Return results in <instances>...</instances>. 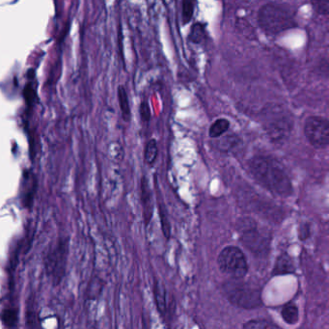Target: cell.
Segmentation results:
<instances>
[{"mask_svg":"<svg viewBox=\"0 0 329 329\" xmlns=\"http://www.w3.org/2000/svg\"><path fill=\"white\" fill-rule=\"evenodd\" d=\"M188 39L191 43L199 45L206 40V28L203 24L196 23L191 26Z\"/></svg>","mask_w":329,"mask_h":329,"instance_id":"obj_14","label":"cell"},{"mask_svg":"<svg viewBox=\"0 0 329 329\" xmlns=\"http://www.w3.org/2000/svg\"><path fill=\"white\" fill-rule=\"evenodd\" d=\"M261 122L269 139L277 144L284 143L294 128L292 112L278 103H269L263 108Z\"/></svg>","mask_w":329,"mask_h":329,"instance_id":"obj_2","label":"cell"},{"mask_svg":"<svg viewBox=\"0 0 329 329\" xmlns=\"http://www.w3.org/2000/svg\"><path fill=\"white\" fill-rule=\"evenodd\" d=\"M140 115L141 119L143 122L148 123L151 118V110H150L149 104L146 101H143L140 106Z\"/></svg>","mask_w":329,"mask_h":329,"instance_id":"obj_24","label":"cell"},{"mask_svg":"<svg viewBox=\"0 0 329 329\" xmlns=\"http://www.w3.org/2000/svg\"><path fill=\"white\" fill-rule=\"evenodd\" d=\"M242 328L245 329H279V327L269 320L265 319H255L245 323Z\"/></svg>","mask_w":329,"mask_h":329,"instance_id":"obj_16","label":"cell"},{"mask_svg":"<svg viewBox=\"0 0 329 329\" xmlns=\"http://www.w3.org/2000/svg\"><path fill=\"white\" fill-rule=\"evenodd\" d=\"M295 270V267L293 264L292 259L287 254H282L278 259L274 266V269L272 273L274 275H280V274H287L292 273Z\"/></svg>","mask_w":329,"mask_h":329,"instance_id":"obj_11","label":"cell"},{"mask_svg":"<svg viewBox=\"0 0 329 329\" xmlns=\"http://www.w3.org/2000/svg\"><path fill=\"white\" fill-rule=\"evenodd\" d=\"M24 96H25L27 106H29V107L33 106V104L36 101L37 97H36V92L33 90L29 84L25 87V89L24 90Z\"/></svg>","mask_w":329,"mask_h":329,"instance_id":"obj_23","label":"cell"},{"mask_svg":"<svg viewBox=\"0 0 329 329\" xmlns=\"http://www.w3.org/2000/svg\"><path fill=\"white\" fill-rule=\"evenodd\" d=\"M230 127V122L227 119L221 118L213 122L209 127V134L211 138H219L225 132L228 131Z\"/></svg>","mask_w":329,"mask_h":329,"instance_id":"obj_13","label":"cell"},{"mask_svg":"<svg viewBox=\"0 0 329 329\" xmlns=\"http://www.w3.org/2000/svg\"><path fill=\"white\" fill-rule=\"evenodd\" d=\"M141 197H142V204H143V212H144V219L145 223L148 225L152 215V203L151 199V191H150L149 184L146 178H143L141 182Z\"/></svg>","mask_w":329,"mask_h":329,"instance_id":"obj_9","label":"cell"},{"mask_svg":"<svg viewBox=\"0 0 329 329\" xmlns=\"http://www.w3.org/2000/svg\"><path fill=\"white\" fill-rule=\"evenodd\" d=\"M69 250V239H60L46 258V269L53 281L58 283L65 272L67 255Z\"/></svg>","mask_w":329,"mask_h":329,"instance_id":"obj_8","label":"cell"},{"mask_svg":"<svg viewBox=\"0 0 329 329\" xmlns=\"http://www.w3.org/2000/svg\"><path fill=\"white\" fill-rule=\"evenodd\" d=\"M227 299L235 306L242 309H256L262 307L263 300L261 289L246 282L243 278H232L222 287Z\"/></svg>","mask_w":329,"mask_h":329,"instance_id":"obj_4","label":"cell"},{"mask_svg":"<svg viewBox=\"0 0 329 329\" xmlns=\"http://www.w3.org/2000/svg\"><path fill=\"white\" fill-rule=\"evenodd\" d=\"M159 215H160V220H161V227H162V231L164 236L169 239L170 237V233H171V227H170V223L168 220V216L166 213V210L162 207V205L159 207Z\"/></svg>","mask_w":329,"mask_h":329,"instance_id":"obj_22","label":"cell"},{"mask_svg":"<svg viewBox=\"0 0 329 329\" xmlns=\"http://www.w3.org/2000/svg\"><path fill=\"white\" fill-rule=\"evenodd\" d=\"M157 144L154 139H151L148 141L145 147V159L148 164H152L157 156Z\"/></svg>","mask_w":329,"mask_h":329,"instance_id":"obj_20","label":"cell"},{"mask_svg":"<svg viewBox=\"0 0 329 329\" xmlns=\"http://www.w3.org/2000/svg\"><path fill=\"white\" fill-rule=\"evenodd\" d=\"M238 230L241 241L251 252L263 255L269 251V236L259 228L255 220L248 217L240 219Z\"/></svg>","mask_w":329,"mask_h":329,"instance_id":"obj_5","label":"cell"},{"mask_svg":"<svg viewBox=\"0 0 329 329\" xmlns=\"http://www.w3.org/2000/svg\"><path fill=\"white\" fill-rule=\"evenodd\" d=\"M220 271L232 278H244L248 272V264L244 253L237 246H226L217 257Z\"/></svg>","mask_w":329,"mask_h":329,"instance_id":"obj_6","label":"cell"},{"mask_svg":"<svg viewBox=\"0 0 329 329\" xmlns=\"http://www.w3.org/2000/svg\"><path fill=\"white\" fill-rule=\"evenodd\" d=\"M1 320L7 328H15L18 324V312L15 309H5L1 313Z\"/></svg>","mask_w":329,"mask_h":329,"instance_id":"obj_19","label":"cell"},{"mask_svg":"<svg viewBox=\"0 0 329 329\" xmlns=\"http://www.w3.org/2000/svg\"><path fill=\"white\" fill-rule=\"evenodd\" d=\"M236 27L239 30V33H241L245 38L249 40H255L257 38L255 30L245 19L239 18L236 23Z\"/></svg>","mask_w":329,"mask_h":329,"instance_id":"obj_18","label":"cell"},{"mask_svg":"<svg viewBox=\"0 0 329 329\" xmlns=\"http://www.w3.org/2000/svg\"><path fill=\"white\" fill-rule=\"evenodd\" d=\"M314 10L323 16H329V0H311Z\"/></svg>","mask_w":329,"mask_h":329,"instance_id":"obj_21","label":"cell"},{"mask_svg":"<svg viewBox=\"0 0 329 329\" xmlns=\"http://www.w3.org/2000/svg\"><path fill=\"white\" fill-rule=\"evenodd\" d=\"M196 0H182L181 3V20L183 25H187L194 14Z\"/></svg>","mask_w":329,"mask_h":329,"instance_id":"obj_17","label":"cell"},{"mask_svg":"<svg viewBox=\"0 0 329 329\" xmlns=\"http://www.w3.org/2000/svg\"><path fill=\"white\" fill-rule=\"evenodd\" d=\"M118 100H119L120 108L122 111V115L125 121L128 122L130 119V108L128 103V98L127 91L124 86H119L118 88Z\"/></svg>","mask_w":329,"mask_h":329,"instance_id":"obj_15","label":"cell"},{"mask_svg":"<svg viewBox=\"0 0 329 329\" xmlns=\"http://www.w3.org/2000/svg\"><path fill=\"white\" fill-rule=\"evenodd\" d=\"M248 166L253 178L269 192L283 197L292 194V180L276 158L270 155H255L249 160Z\"/></svg>","mask_w":329,"mask_h":329,"instance_id":"obj_1","label":"cell"},{"mask_svg":"<svg viewBox=\"0 0 329 329\" xmlns=\"http://www.w3.org/2000/svg\"><path fill=\"white\" fill-rule=\"evenodd\" d=\"M153 295L155 298L157 310L161 313V315H164L166 313V290L164 286L158 281L154 282Z\"/></svg>","mask_w":329,"mask_h":329,"instance_id":"obj_12","label":"cell"},{"mask_svg":"<svg viewBox=\"0 0 329 329\" xmlns=\"http://www.w3.org/2000/svg\"><path fill=\"white\" fill-rule=\"evenodd\" d=\"M258 25L265 33L278 35L297 26L296 11L287 4L270 2L263 5L258 12Z\"/></svg>","mask_w":329,"mask_h":329,"instance_id":"obj_3","label":"cell"},{"mask_svg":"<svg viewBox=\"0 0 329 329\" xmlns=\"http://www.w3.org/2000/svg\"><path fill=\"white\" fill-rule=\"evenodd\" d=\"M304 134L313 147L327 148L329 144V120L320 116L308 117L304 123Z\"/></svg>","mask_w":329,"mask_h":329,"instance_id":"obj_7","label":"cell"},{"mask_svg":"<svg viewBox=\"0 0 329 329\" xmlns=\"http://www.w3.org/2000/svg\"><path fill=\"white\" fill-rule=\"evenodd\" d=\"M281 317L287 325L294 326V325L298 324L299 320V312L298 306L293 302L287 303L282 308Z\"/></svg>","mask_w":329,"mask_h":329,"instance_id":"obj_10","label":"cell"}]
</instances>
